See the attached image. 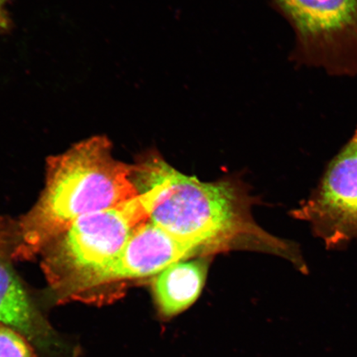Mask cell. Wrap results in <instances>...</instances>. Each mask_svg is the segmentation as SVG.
<instances>
[{"instance_id": "8992f818", "label": "cell", "mask_w": 357, "mask_h": 357, "mask_svg": "<svg viewBox=\"0 0 357 357\" xmlns=\"http://www.w3.org/2000/svg\"><path fill=\"white\" fill-rule=\"evenodd\" d=\"M294 214L309 222L328 249L357 240V125L310 199Z\"/></svg>"}, {"instance_id": "52a82bcc", "label": "cell", "mask_w": 357, "mask_h": 357, "mask_svg": "<svg viewBox=\"0 0 357 357\" xmlns=\"http://www.w3.org/2000/svg\"><path fill=\"white\" fill-rule=\"evenodd\" d=\"M0 238V324L24 335L40 357H80V348L57 331L12 266Z\"/></svg>"}, {"instance_id": "3957f363", "label": "cell", "mask_w": 357, "mask_h": 357, "mask_svg": "<svg viewBox=\"0 0 357 357\" xmlns=\"http://www.w3.org/2000/svg\"><path fill=\"white\" fill-rule=\"evenodd\" d=\"M167 185L150 221L178 240L215 252L245 235L264 233L252 222L245 195L229 181L202 182L176 171L164 160Z\"/></svg>"}, {"instance_id": "9c48e42d", "label": "cell", "mask_w": 357, "mask_h": 357, "mask_svg": "<svg viewBox=\"0 0 357 357\" xmlns=\"http://www.w3.org/2000/svg\"><path fill=\"white\" fill-rule=\"evenodd\" d=\"M0 357H40L24 335L0 324Z\"/></svg>"}, {"instance_id": "ba28073f", "label": "cell", "mask_w": 357, "mask_h": 357, "mask_svg": "<svg viewBox=\"0 0 357 357\" xmlns=\"http://www.w3.org/2000/svg\"><path fill=\"white\" fill-rule=\"evenodd\" d=\"M209 259L180 261L168 266L153 281L154 301L159 314L171 319L188 310L198 300L206 281Z\"/></svg>"}, {"instance_id": "7a4b0ae2", "label": "cell", "mask_w": 357, "mask_h": 357, "mask_svg": "<svg viewBox=\"0 0 357 357\" xmlns=\"http://www.w3.org/2000/svg\"><path fill=\"white\" fill-rule=\"evenodd\" d=\"M166 185L162 168L153 167L137 197L79 218L44 248L42 268L53 303L73 302L78 290L113 260L136 227L150 220Z\"/></svg>"}, {"instance_id": "5b68a950", "label": "cell", "mask_w": 357, "mask_h": 357, "mask_svg": "<svg viewBox=\"0 0 357 357\" xmlns=\"http://www.w3.org/2000/svg\"><path fill=\"white\" fill-rule=\"evenodd\" d=\"M201 252L147 220L136 227L113 260L82 285L73 302L109 305L121 297L128 281L158 275L174 263Z\"/></svg>"}, {"instance_id": "6da1fadb", "label": "cell", "mask_w": 357, "mask_h": 357, "mask_svg": "<svg viewBox=\"0 0 357 357\" xmlns=\"http://www.w3.org/2000/svg\"><path fill=\"white\" fill-rule=\"evenodd\" d=\"M134 166L114 158L105 136H96L47 160L46 185L32 209L13 223L0 221L12 261L40 255L52 241L89 214L139 195Z\"/></svg>"}, {"instance_id": "30bf717a", "label": "cell", "mask_w": 357, "mask_h": 357, "mask_svg": "<svg viewBox=\"0 0 357 357\" xmlns=\"http://www.w3.org/2000/svg\"><path fill=\"white\" fill-rule=\"evenodd\" d=\"M7 1L8 0H0V13H1L2 8L4 6H6Z\"/></svg>"}, {"instance_id": "277c9868", "label": "cell", "mask_w": 357, "mask_h": 357, "mask_svg": "<svg viewBox=\"0 0 357 357\" xmlns=\"http://www.w3.org/2000/svg\"><path fill=\"white\" fill-rule=\"evenodd\" d=\"M297 37L296 60L357 77V0H275Z\"/></svg>"}]
</instances>
